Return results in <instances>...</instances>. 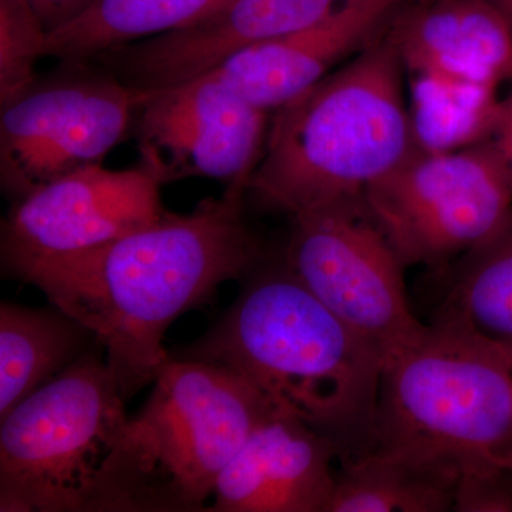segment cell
Listing matches in <instances>:
<instances>
[{
    "instance_id": "obj_1",
    "label": "cell",
    "mask_w": 512,
    "mask_h": 512,
    "mask_svg": "<svg viewBox=\"0 0 512 512\" xmlns=\"http://www.w3.org/2000/svg\"><path fill=\"white\" fill-rule=\"evenodd\" d=\"M248 184H231L188 214L104 247L37 262L16 281L36 286L60 311L92 330L130 399L170 359L164 336L178 316L211 301L222 284L247 279L266 259L245 220Z\"/></svg>"
},
{
    "instance_id": "obj_2",
    "label": "cell",
    "mask_w": 512,
    "mask_h": 512,
    "mask_svg": "<svg viewBox=\"0 0 512 512\" xmlns=\"http://www.w3.org/2000/svg\"><path fill=\"white\" fill-rule=\"evenodd\" d=\"M174 357L241 376L276 412L335 441L340 464L366 456L375 444L383 356L326 308L284 258L265 259L224 316Z\"/></svg>"
},
{
    "instance_id": "obj_3",
    "label": "cell",
    "mask_w": 512,
    "mask_h": 512,
    "mask_svg": "<svg viewBox=\"0 0 512 512\" xmlns=\"http://www.w3.org/2000/svg\"><path fill=\"white\" fill-rule=\"evenodd\" d=\"M403 73L383 33L279 107L248 197L293 217L365 195L414 148Z\"/></svg>"
},
{
    "instance_id": "obj_4",
    "label": "cell",
    "mask_w": 512,
    "mask_h": 512,
    "mask_svg": "<svg viewBox=\"0 0 512 512\" xmlns=\"http://www.w3.org/2000/svg\"><path fill=\"white\" fill-rule=\"evenodd\" d=\"M121 427L90 512H197L256 427L276 410L225 367L170 356Z\"/></svg>"
},
{
    "instance_id": "obj_5",
    "label": "cell",
    "mask_w": 512,
    "mask_h": 512,
    "mask_svg": "<svg viewBox=\"0 0 512 512\" xmlns=\"http://www.w3.org/2000/svg\"><path fill=\"white\" fill-rule=\"evenodd\" d=\"M373 448L512 466L511 353L434 318L384 363Z\"/></svg>"
},
{
    "instance_id": "obj_6",
    "label": "cell",
    "mask_w": 512,
    "mask_h": 512,
    "mask_svg": "<svg viewBox=\"0 0 512 512\" xmlns=\"http://www.w3.org/2000/svg\"><path fill=\"white\" fill-rule=\"evenodd\" d=\"M127 419L97 343L0 419V511L90 512Z\"/></svg>"
},
{
    "instance_id": "obj_7",
    "label": "cell",
    "mask_w": 512,
    "mask_h": 512,
    "mask_svg": "<svg viewBox=\"0 0 512 512\" xmlns=\"http://www.w3.org/2000/svg\"><path fill=\"white\" fill-rule=\"evenodd\" d=\"M404 268H448L512 215V178L493 141L434 153L414 146L365 191Z\"/></svg>"
},
{
    "instance_id": "obj_8",
    "label": "cell",
    "mask_w": 512,
    "mask_h": 512,
    "mask_svg": "<svg viewBox=\"0 0 512 512\" xmlns=\"http://www.w3.org/2000/svg\"><path fill=\"white\" fill-rule=\"evenodd\" d=\"M144 94L93 60H63L0 104V188L20 200L64 175L103 164L133 134Z\"/></svg>"
},
{
    "instance_id": "obj_9",
    "label": "cell",
    "mask_w": 512,
    "mask_h": 512,
    "mask_svg": "<svg viewBox=\"0 0 512 512\" xmlns=\"http://www.w3.org/2000/svg\"><path fill=\"white\" fill-rule=\"evenodd\" d=\"M291 221L285 264L384 363L426 332L407 301L406 268L365 195L320 205Z\"/></svg>"
},
{
    "instance_id": "obj_10",
    "label": "cell",
    "mask_w": 512,
    "mask_h": 512,
    "mask_svg": "<svg viewBox=\"0 0 512 512\" xmlns=\"http://www.w3.org/2000/svg\"><path fill=\"white\" fill-rule=\"evenodd\" d=\"M160 187L140 164H99L13 201L0 232L3 276L13 279L37 262L92 251L156 224L168 212Z\"/></svg>"
},
{
    "instance_id": "obj_11",
    "label": "cell",
    "mask_w": 512,
    "mask_h": 512,
    "mask_svg": "<svg viewBox=\"0 0 512 512\" xmlns=\"http://www.w3.org/2000/svg\"><path fill=\"white\" fill-rule=\"evenodd\" d=\"M141 93L131 136L141 167L160 185L192 177L249 185L264 154L269 111L210 74Z\"/></svg>"
},
{
    "instance_id": "obj_12",
    "label": "cell",
    "mask_w": 512,
    "mask_h": 512,
    "mask_svg": "<svg viewBox=\"0 0 512 512\" xmlns=\"http://www.w3.org/2000/svg\"><path fill=\"white\" fill-rule=\"evenodd\" d=\"M346 0H232L183 29L111 47L92 57L137 92L190 82L229 56L316 25Z\"/></svg>"
},
{
    "instance_id": "obj_13",
    "label": "cell",
    "mask_w": 512,
    "mask_h": 512,
    "mask_svg": "<svg viewBox=\"0 0 512 512\" xmlns=\"http://www.w3.org/2000/svg\"><path fill=\"white\" fill-rule=\"evenodd\" d=\"M409 2L346 0L316 25L247 47L207 74L271 113L375 42Z\"/></svg>"
},
{
    "instance_id": "obj_14",
    "label": "cell",
    "mask_w": 512,
    "mask_h": 512,
    "mask_svg": "<svg viewBox=\"0 0 512 512\" xmlns=\"http://www.w3.org/2000/svg\"><path fill=\"white\" fill-rule=\"evenodd\" d=\"M335 441L298 417L271 414L218 477L217 512H329Z\"/></svg>"
},
{
    "instance_id": "obj_15",
    "label": "cell",
    "mask_w": 512,
    "mask_h": 512,
    "mask_svg": "<svg viewBox=\"0 0 512 512\" xmlns=\"http://www.w3.org/2000/svg\"><path fill=\"white\" fill-rule=\"evenodd\" d=\"M384 36L410 76L512 83V30L490 0H412Z\"/></svg>"
},
{
    "instance_id": "obj_16",
    "label": "cell",
    "mask_w": 512,
    "mask_h": 512,
    "mask_svg": "<svg viewBox=\"0 0 512 512\" xmlns=\"http://www.w3.org/2000/svg\"><path fill=\"white\" fill-rule=\"evenodd\" d=\"M460 476L448 458L373 448L342 464L329 512L454 511Z\"/></svg>"
},
{
    "instance_id": "obj_17",
    "label": "cell",
    "mask_w": 512,
    "mask_h": 512,
    "mask_svg": "<svg viewBox=\"0 0 512 512\" xmlns=\"http://www.w3.org/2000/svg\"><path fill=\"white\" fill-rule=\"evenodd\" d=\"M97 345L69 313L0 303V419Z\"/></svg>"
},
{
    "instance_id": "obj_18",
    "label": "cell",
    "mask_w": 512,
    "mask_h": 512,
    "mask_svg": "<svg viewBox=\"0 0 512 512\" xmlns=\"http://www.w3.org/2000/svg\"><path fill=\"white\" fill-rule=\"evenodd\" d=\"M232 0H97L83 15L47 33L45 56L90 60L111 47L183 29Z\"/></svg>"
},
{
    "instance_id": "obj_19",
    "label": "cell",
    "mask_w": 512,
    "mask_h": 512,
    "mask_svg": "<svg viewBox=\"0 0 512 512\" xmlns=\"http://www.w3.org/2000/svg\"><path fill=\"white\" fill-rule=\"evenodd\" d=\"M454 264L434 318L451 320L512 355V215Z\"/></svg>"
},
{
    "instance_id": "obj_20",
    "label": "cell",
    "mask_w": 512,
    "mask_h": 512,
    "mask_svg": "<svg viewBox=\"0 0 512 512\" xmlns=\"http://www.w3.org/2000/svg\"><path fill=\"white\" fill-rule=\"evenodd\" d=\"M501 99L498 87L412 74L409 116L414 146L447 153L491 140Z\"/></svg>"
},
{
    "instance_id": "obj_21",
    "label": "cell",
    "mask_w": 512,
    "mask_h": 512,
    "mask_svg": "<svg viewBox=\"0 0 512 512\" xmlns=\"http://www.w3.org/2000/svg\"><path fill=\"white\" fill-rule=\"evenodd\" d=\"M47 32L28 0H0V104L28 89Z\"/></svg>"
},
{
    "instance_id": "obj_22",
    "label": "cell",
    "mask_w": 512,
    "mask_h": 512,
    "mask_svg": "<svg viewBox=\"0 0 512 512\" xmlns=\"http://www.w3.org/2000/svg\"><path fill=\"white\" fill-rule=\"evenodd\" d=\"M456 512H512V466L470 464L458 480Z\"/></svg>"
},
{
    "instance_id": "obj_23",
    "label": "cell",
    "mask_w": 512,
    "mask_h": 512,
    "mask_svg": "<svg viewBox=\"0 0 512 512\" xmlns=\"http://www.w3.org/2000/svg\"><path fill=\"white\" fill-rule=\"evenodd\" d=\"M46 32H55L83 15L97 0H28Z\"/></svg>"
},
{
    "instance_id": "obj_24",
    "label": "cell",
    "mask_w": 512,
    "mask_h": 512,
    "mask_svg": "<svg viewBox=\"0 0 512 512\" xmlns=\"http://www.w3.org/2000/svg\"><path fill=\"white\" fill-rule=\"evenodd\" d=\"M491 141L503 158L512 178V83L510 92L501 99L500 114H498L497 126Z\"/></svg>"
},
{
    "instance_id": "obj_25",
    "label": "cell",
    "mask_w": 512,
    "mask_h": 512,
    "mask_svg": "<svg viewBox=\"0 0 512 512\" xmlns=\"http://www.w3.org/2000/svg\"><path fill=\"white\" fill-rule=\"evenodd\" d=\"M490 2L500 10L501 15L507 20L512 30V0H490Z\"/></svg>"
}]
</instances>
